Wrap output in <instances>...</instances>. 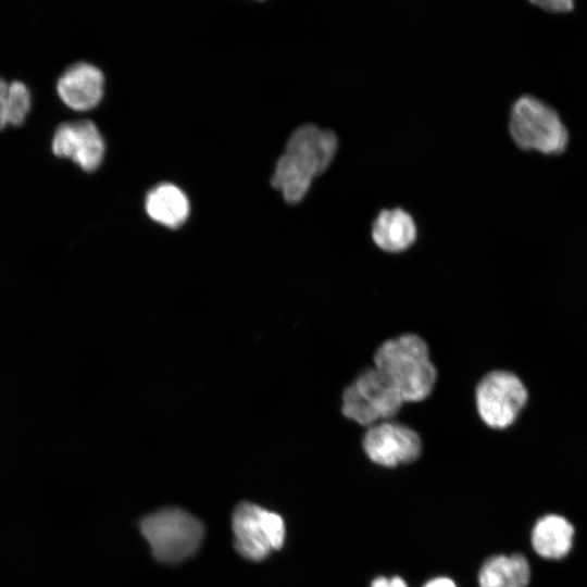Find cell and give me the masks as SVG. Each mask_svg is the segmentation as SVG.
<instances>
[{
	"mask_svg": "<svg viewBox=\"0 0 587 587\" xmlns=\"http://www.w3.org/2000/svg\"><path fill=\"white\" fill-rule=\"evenodd\" d=\"M140 532L153 557L163 563H178L196 553L203 538V525L178 508L159 510L140 522Z\"/></svg>",
	"mask_w": 587,
	"mask_h": 587,
	"instance_id": "cell-4",
	"label": "cell"
},
{
	"mask_svg": "<svg viewBox=\"0 0 587 587\" xmlns=\"http://www.w3.org/2000/svg\"><path fill=\"white\" fill-rule=\"evenodd\" d=\"M371 587H408L407 583L399 576H378L372 580Z\"/></svg>",
	"mask_w": 587,
	"mask_h": 587,
	"instance_id": "cell-17",
	"label": "cell"
},
{
	"mask_svg": "<svg viewBox=\"0 0 587 587\" xmlns=\"http://www.w3.org/2000/svg\"><path fill=\"white\" fill-rule=\"evenodd\" d=\"M375 245L387 252L407 250L416 238L413 217L402 209L383 210L372 226Z\"/></svg>",
	"mask_w": 587,
	"mask_h": 587,
	"instance_id": "cell-11",
	"label": "cell"
},
{
	"mask_svg": "<svg viewBox=\"0 0 587 587\" xmlns=\"http://www.w3.org/2000/svg\"><path fill=\"white\" fill-rule=\"evenodd\" d=\"M51 148L60 158L74 161L86 172L95 171L104 155V141L91 121L60 124L52 137Z\"/></svg>",
	"mask_w": 587,
	"mask_h": 587,
	"instance_id": "cell-9",
	"label": "cell"
},
{
	"mask_svg": "<svg viewBox=\"0 0 587 587\" xmlns=\"http://www.w3.org/2000/svg\"><path fill=\"white\" fill-rule=\"evenodd\" d=\"M475 399L482 421L491 428L502 429L513 424L525 407L527 390L515 374L497 370L479 380Z\"/></svg>",
	"mask_w": 587,
	"mask_h": 587,
	"instance_id": "cell-7",
	"label": "cell"
},
{
	"mask_svg": "<svg viewBox=\"0 0 587 587\" xmlns=\"http://www.w3.org/2000/svg\"><path fill=\"white\" fill-rule=\"evenodd\" d=\"M403 399L375 369L362 372L342 392V414L362 426L389 421L401 409Z\"/></svg>",
	"mask_w": 587,
	"mask_h": 587,
	"instance_id": "cell-5",
	"label": "cell"
},
{
	"mask_svg": "<svg viewBox=\"0 0 587 587\" xmlns=\"http://www.w3.org/2000/svg\"><path fill=\"white\" fill-rule=\"evenodd\" d=\"M535 5L540 9L552 13H564L573 9L574 3L567 0H553V1H534Z\"/></svg>",
	"mask_w": 587,
	"mask_h": 587,
	"instance_id": "cell-16",
	"label": "cell"
},
{
	"mask_svg": "<svg viewBox=\"0 0 587 587\" xmlns=\"http://www.w3.org/2000/svg\"><path fill=\"white\" fill-rule=\"evenodd\" d=\"M9 84L0 77V130L3 129L7 125V113H5V98Z\"/></svg>",
	"mask_w": 587,
	"mask_h": 587,
	"instance_id": "cell-18",
	"label": "cell"
},
{
	"mask_svg": "<svg viewBox=\"0 0 587 587\" xmlns=\"http://www.w3.org/2000/svg\"><path fill=\"white\" fill-rule=\"evenodd\" d=\"M510 135L522 150L560 154L569 142V133L558 112L544 101L522 96L512 105Z\"/></svg>",
	"mask_w": 587,
	"mask_h": 587,
	"instance_id": "cell-3",
	"label": "cell"
},
{
	"mask_svg": "<svg viewBox=\"0 0 587 587\" xmlns=\"http://www.w3.org/2000/svg\"><path fill=\"white\" fill-rule=\"evenodd\" d=\"M530 578L528 561L523 554L488 558L478 573L479 587H526Z\"/></svg>",
	"mask_w": 587,
	"mask_h": 587,
	"instance_id": "cell-14",
	"label": "cell"
},
{
	"mask_svg": "<svg viewBox=\"0 0 587 587\" xmlns=\"http://www.w3.org/2000/svg\"><path fill=\"white\" fill-rule=\"evenodd\" d=\"M232 528L237 552L251 561L264 560L283 547L286 527L283 517L255 503L241 502L233 512Z\"/></svg>",
	"mask_w": 587,
	"mask_h": 587,
	"instance_id": "cell-6",
	"label": "cell"
},
{
	"mask_svg": "<svg viewBox=\"0 0 587 587\" xmlns=\"http://www.w3.org/2000/svg\"><path fill=\"white\" fill-rule=\"evenodd\" d=\"M362 446L367 458L384 467L411 463L422 451L419 434L404 424L391 421L369 427Z\"/></svg>",
	"mask_w": 587,
	"mask_h": 587,
	"instance_id": "cell-8",
	"label": "cell"
},
{
	"mask_svg": "<svg viewBox=\"0 0 587 587\" xmlns=\"http://www.w3.org/2000/svg\"><path fill=\"white\" fill-rule=\"evenodd\" d=\"M423 587H457L455 583L446 576H438L427 580Z\"/></svg>",
	"mask_w": 587,
	"mask_h": 587,
	"instance_id": "cell-19",
	"label": "cell"
},
{
	"mask_svg": "<svg viewBox=\"0 0 587 587\" xmlns=\"http://www.w3.org/2000/svg\"><path fill=\"white\" fill-rule=\"evenodd\" d=\"M32 97L28 87L20 80L9 84L5 98L7 122L13 126H20L25 122L29 113Z\"/></svg>",
	"mask_w": 587,
	"mask_h": 587,
	"instance_id": "cell-15",
	"label": "cell"
},
{
	"mask_svg": "<svg viewBox=\"0 0 587 587\" xmlns=\"http://www.w3.org/2000/svg\"><path fill=\"white\" fill-rule=\"evenodd\" d=\"M374 367L396 388L404 402L426 399L437 379L428 346L415 334L384 341L374 354Z\"/></svg>",
	"mask_w": 587,
	"mask_h": 587,
	"instance_id": "cell-2",
	"label": "cell"
},
{
	"mask_svg": "<svg viewBox=\"0 0 587 587\" xmlns=\"http://www.w3.org/2000/svg\"><path fill=\"white\" fill-rule=\"evenodd\" d=\"M337 147L333 130L313 124L298 127L276 163L272 186L282 191L288 203H298L308 192L312 179L329 166Z\"/></svg>",
	"mask_w": 587,
	"mask_h": 587,
	"instance_id": "cell-1",
	"label": "cell"
},
{
	"mask_svg": "<svg viewBox=\"0 0 587 587\" xmlns=\"http://www.w3.org/2000/svg\"><path fill=\"white\" fill-rule=\"evenodd\" d=\"M104 77L92 64L79 62L66 68L59 77L57 91L71 109L86 111L95 108L103 96Z\"/></svg>",
	"mask_w": 587,
	"mask_h": 587,
	"instance_id": "cell-10",
	"label": "cell"
},
{
	"mask_svg": "<svg viewBox=\"0 0 587 587\" xmlns=\"http://www.w3.org/2000/svg\"><path fill=\"white\" fill-rule=\"evenodd\" d=\"M573 536L574 527L565 517L558 514H547L534 525L530 541L538 555L558 560L570 552Z\"/></svg>",
	"mask_w": 587,
	"mask_h": 587,
	"instance_id": "cell-12",
	"label": "cell"
},
{
	"mask_svg": "<svg viewBox=\"0 0 587 587\" xmlns=\"http://www.w3.org/2000/svg\"><path fill=\"white\" fill-rule=\"evenodd\" d=\"M148 215L170 228L182 226L189 215V201L185 192L171 183L159 184L146 197Z\"/></svg>",
	"mask_w": 587,
	"mask_h": 587,
	"instance_id": "cell-13",
	"label": "cell"
}]
</instances>
